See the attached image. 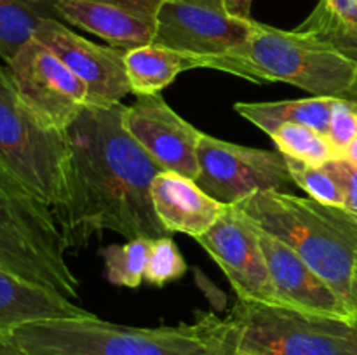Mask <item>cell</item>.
Instances as JSON below:
<instances>
[{
    "instance_id": "12",
    "label": "cell",
    "mask_w": 357,
    "mask_h": 355,
    "mask_svg": "<svg viewBox=\"0 0 357 355\" xmlns=\"http://www.w3.org/2000/svg\"><path fill=\"white\" fill-rule=\"evenodd\" d=\"M122 125L162 171L197 180V143L202 132L176 113L160 94L136 96L124 106Z\"/></svg>"
},
{
    "instance_id": "11",
    "label": "cell",
    "mask_w": 357,
    "mask_h": 355,
    "mask_svg": "<svg viewBox=\"0 0 357 355\" xmlns=\"http://www.w3.org/2000/svg\"><path fill=\"white\" fill-rule=\"evenodd\" d=\"M195 240L222 268L237 299L278 305L260 233L239 207L229 205L211 230Z\"/></svg>"
},
{
    "instance_id": "13",
    "label": "cell",
    "mask_w": 357,
    "mask_h": 355,
    "mask_svg": "<svg viewBox=\"0 0 357 355\" xmlns=\"http://www.w3.org/2000/svg\"><path fill=\"white\" fill-rule=\"evenodd\" d=\"M35 38L86 84L87 106H112L131 93L121 49L94 44L59 19L44 21Z\"/></svg>"
},
{
    "instance_id": "3",
    "label": "cell",
    "mask_w": 357,
    "mask_h": 355,
    "mask_svg": "<svg viewBox=\"0 0 357 355\" xmlns=\"http://www.w3.org/2000/svg\"><path fill=\"white\" fill-rule=\"evenodd\" d=\"M253 225L288 244L344 301L357 326V218L291 191H261L237 204Z\"/></svg>"
},
{
    "instance_id": "2",
    "label": "cell",
    "mask_w": 357,
    "mask_h": 355,
    "mask_svg": "<svg viewBox=\"0 0 357 355\" xmlns=\"http://www.w3.org/2000/svg\"><path fill=\"white\" fill-rule=\"evenodd\" d=\"M9 336L31 355H236L229 317L211 312L160 327L121 326L87 313L24 324Z\"/></svg>"
},
{
    "instance_id": "8",
    "label": "cell",
    "mask_w": 357,
    "mask_h": 355,
    "mask_svg": "<svg viewBox=\"0 0 357 355\" xmlns=\"http://www.w3.org/2000/svg\"><path fill=\"white\" fill-rule=\"evenodd\" d=\"M251 0H162L153 40L194 58H218L250 37Z\"/></svg>"
},
{
    "instance_id": "31",
    "label": "cell",
    "mask_w": 357,
    "mask_h": 355,
    "mask_svg": "<svg viewBox=\"0 0 357 355\" xmlns=\"http://www.w3.org/2000/svg\"><path fill=\"white\" fill-rule=\"evenodd\" d=\"M356 334H357V326H356Z\"/></svg>"
},
{
    "instance_id": "27",
    "label": "cell",
    "mask_w": 357,
    "mask_h": 355,
    "mask_svg": "<svg viewBox=\"0 0 357 355\" xmlns=\"http://www.w3.org/2000/svg\"><path fill=\"white\" fill-rule=\"evenodd\" d=\"M328 167L338 178L344 190V207L357 218V166L345 160L344 157L330 160Z\"/></svg>"
},
{
    "instance_id": "18",
    "label": "cell",
    "mask_w": 357,
    "mask_h": 355,
    "mask_svg": "<svg viewBox=\"0 0 357 355\" xmlns=\"http://www.w3.org/2000/svg\"><path fill=\"white\" fill-rule=\"evenodd\" d=\"M124 65L131 93L136 96H150L166 89L181 72L194 70V58L150 42L124 51Z\"/></svg>"
},
{
    "instance_id": "21",
    "label": "cell",
    "mask_w": 357,
    "mask_h": 355,
    "mask_svg": "<svg viewBox=\"0 0 357 355\" xmlns=\"http://www.w3.org/2000/svg\"><path fill=\"white\" fill-rule=\"evenodd\" d=\"M271 138L282 155L314 166H324L340 157L326 134L296 122L279 125Z\"/></svg>"
},
{
    "instance_id": "24",
    "label": "cell",
    "mask_w": 357,
    "mask_h": 355,
    "mask_svg": "<svg viewBox=\"0 0 357 355\" xmlns=\"http://www.w3.org/2000/svg\"><path fill=\"white\" fill-rule=\"evenodd\" d=\"M296 30L357 40V0H321Z\"/></svg>"
},
{
    "instance_id": "30",
    "label": "cell",
    "mask_w": 357,
    "mask_h": 355,
    "mask_svg": "<svg viewBox=\"0 0 357 355\" xmlns=\"http://www.w3.org/2000/svg\"><path fill=\"white\" fill-rule=\"evenodd\" d=\"M342 157H344L345 160H349L351 164H354V166H357V138L347 146V150H345Z\"/></svg>"
},
{
    "instance_id": "17",
    "label": "cell",
    "mask_w": 357,
    "mask_h": 355,
    "mask_svg": "<svg viewBox=\"0 0 357 355\" xmlns=\"http://www.w3.org/2000/svg\"><path fill=\"white\" fill-rule=\"evenodd\" d=\"M72 299L31 284L0 267V334H10L24 324L47 319L87 315Z\"/></svg>"
},
{
    "instance_id": "28",
    "label": "cell",
    "mask_w": 357,
    "mask_h": 355,
    "mask_svg": "<svg viewBox=\"0 0 357 355\" xmlns=\"http://www.w3.org/2000/svg\"><path fill=\"white\" fill-rule=\"evenodd\" d=\"M316 37L323 38L324 42H328V44L333 45L335 49H338V51H340L342 54L347 56V58L351 59V61L357 66V40H356V38L338 37V35H316ZM344 100L354 101V103H357V77H356L354 86H352L351 90H349V93L345 94Z\"/></svg>"
},
{
    "instance_id": "19",
    "label": "cell",
    "mask_w": 357,
    "mask_h": 355,
    "mask_svg": "<svg viewBox=\"0 0 357 355\" xmlns=\"http://www.w3.org/2000/svg\"><path fill=\"white\" fill-rule=\"evenodd\" d=\"M337 97H303L288 101H265V103H236L237 113L257 125L268 136L282 124L296 122L309 125L316 131L326 134L330 124L331 110Z\"/></svg>"
},
{
    "instance_id": "14",
    "label": "cell",
    "mask_w": 357,
    "mask_h": 355,
    "mask_svg": "<svg viewBox=\"0 0 357 355\" xmlns=\"http://www.w3.org/2000/svg\"><path fill=\"white\" fill-rule=\"evenodd\" d=\"M258 233L278 305L312 315L347 320L356 326L354 317L344 301L288 244L260 228Z\"/></svg>"
},
{
    "instance_id": "26",
    "label": "cell",
    "mask_w": 357,
    "mask_h": 355,
    "mask_svg": "<svg viewBox=\"0 0 357 355\" xmlns=\"http://www.w3.org/2000/svg\"><path fill=\"white\" fill-rule=\"evenodd\" d=\"M326 138L338 152L344 155L347 146L357 138V103L337 97L331 110Z\"/></svg>"
},
{
    "instance_id": "25",
    "label": "cell",
    "mask_w": 357,
    "mask_h": 355,
    "mask_svg": "<svg viewBox=\"0 0 357 355\" xmlns=\"http://www.w3.org/2000/svg\"><path fill=\"white\" fill-rule=\"evenodd\" d=\"M185 274H187V261L181 256L176 242L169 235L153 239L150 246L145 281L157 287H162L181 278Z\"/></svg>"
},
{
    "instance_id": "6",
    "label": "cell",
    "mask_w": 357,
    "mask_h": 355,
    "mask_svg": "<svg viewBox=\"0 0 357 355\" xmlns=\"http://www.w3.org/2000/svg\"><path fill=\"white\" fill-rule=\"evenodd\" d=\"M70 157L65 132L40 122L0 66V164L54 214L65 207Z\"/></svg>"
},
{
    "instance_id": "7",
    "label": "cell",
    "mask_w": 357,
    "mask_h": 355,
    "mask_svg": "<svg viewBox=\"0 0 357 355\" xmlns=\"http://www.w3.org/2000/svg\"><path fill=\"white\" fill-rule=\"evenodd\" d=\"M236 355H357L352 322L241 301L229 315Z\"/></svg>"
},
{
    "instance_id": "23",
    "label": "cell",
    "mask_w": 357,
    "mask_h": 355,
    "mask_svg": "<svg viewBox=\"0 0 357 355\" xmlns=\"http://www.w3.org/2000/svg\"><path fill=\"white\" fill-rule=\"evenodd\" d=\"M284 159L293 183L302 188L307 197L314 198L321 204L344 207V190L328 164L314 166V164L302 162V160H295L286 155Z\"/></svg>"
},
{
    "instance_id": "10",
    "label": "cell",
    "mask_w": 357,
    "mask_h": 355,
    "mask_svg": "<svg viewBox=\"0 0 357 355\" xmlns=\"http://www.w3.org/2000/svg\"><path fill=\"white\" fill-rule=\"evenodd\" d=\"M7 70L21 100L47 127L65 132L87 106L86 84L35 37Z\"/></svg>"
},
{
    "instance_id": "20",
    "label": "cell",
    "mask_w": 357,
    "mask_h": 355,
    "mask_svg": "<svg viewBox=\"0 0 357 355\" xmlns=\"http://www.w3.org/2000/svg\"><path fill=\"white\" fill-rule=\"evenodd\" d=\"M47 19L63 21L58 0H0V59L3 65H10L17 51Z\"/></svg>"
},
{
    "instance_id": "22",
    "label": "cell",
    "mask_w": 357,
    "mask_h": 355,
    "mask_svg": "<svg viewBox=\"0 0 357 355\" xmlns=\"http://www.w3.org/2000/svg\"><path fill=\"white\" fill-rule=\"evenodd\" d=\"M153 239H129L124 244H112L101 251L108 282L136 289L145 281L150 246Z\"/></svg>"
},
{
    "instance_id": "4",
    "label": "cell",
    "mask_w": 357,
    "mask_h": 355,
    "mask_svg": "<svg viewBox=\"0 0 357 355\" xmlns=\"http://www.w3.org/2000/svg\"><path fill=\"white\" fill-rule=\"evenodd\" d=\"M195 68L218 70L258 84L284 82L321 97H345L357 77L354 63L323 38L255 19L243 45L218 58L199 59Z\"/></svg>"
},
{
    "instance_id": "16",
    "label": "cell",
    "mask_w": 357,
    "mask_h": 355,
    "mask_svg": "<svg viewBox=\"0 0 357 355\" xmlns=\"http://www.w3.org/2000/svg\"><path fill=\"white\" fill-rule=\"evenodd\" d=\"M153 209L164 228L188 237L204 235L229 205L206 194L194 180L183 174L160 171L150 187Z\"/></svg>"
},
{
    "instance_id": "29",
    "label": "cell",
    "mask_w": 357,
    "mask_h": 355,
    "mask_svg": "<svg viewBox=\"0 0 357 355\" xmlns=\"http://www.w3.org/2000/svg\"><path fill=\"white\" fill-rule=\"evenodd\" d=\"M0 355H31L9 334H0Z\"/></svg>"
},
{
    "instance_id": "15",
    "label": "cell",
    "mask_w": 357,
    "mask_h": 355,
    "mask_svg": "<svg viewBox=\"0 0 357 355\" xmlns=\"http://www.w3.org/2000/svg\"><path fill=\"white\" fill-rule=\"evenodd\" d=\"M162 0H58L66 24L89 31L121 51L153 40Z\"/></svg>"
},
{
    "instance_id": "9",
    "label": "cell",
    "mask_w": 357,
    "mask_h": 355,
    "mask_svg": "<svg viewBox=\"0 0 357 355\" xmlns=\"http://www.w3.org/2000/svg\"><path fill=\"white\" fill-rule=\"evenodd\" d=\"M195 183L225 205H237L261 191H288L293 184L281 152L248 148L202 132L197 143Z\"/></svg>"
},
{
    "instance_id": "5",
    "label": "cell",
    "mask_w": 357,
    "mask_h": 355,
    "mask_svg": "<svg viewBox=\"0 0 357 355\" xmlns=\"http://www.w3.org/2000/svg\"><path fill=\"white\" fill-rule=\"evenodd\" d=\"M68 249L54 211L0 164V267L77 301Z\"/></svg>"
},
{
    "instance_id": "1",
    "label": "cell",
    "mask_w": 357,
    "mask_h": 355,
    "mask_svg": "<svg viewBox=\"0 0 357 355\" xmlns=\"http://www.w3.org/2000/svg\"><path fill=\"white\" fill-rule=\"evenodd\" d=\"M124 104L86 106L65 131L70 169L65 207L56 214L68 247H86L101 232L126 239L169 235L150 187L160 167L122 125Z\"/></svg>"
}]
</instances>
